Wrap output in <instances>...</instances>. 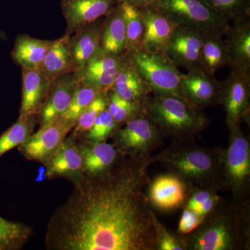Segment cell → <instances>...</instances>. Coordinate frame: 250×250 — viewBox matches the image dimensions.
<instances>
[{"instance_id":"obj_1","label":"cell","mask_w":250,"mask_h":250,"mask_svg":"<svg viewBox=\"0 0 250 250\" xmlns=\"http://www.w3.org/2000/svg\"><path fill=\"white\" fill-rule=\"evenodd\" d=\"M152 155H121L96 175L73 182L66 202L54 212L45 238L49 250H156L146 187Z\"/></svg>"},{"instance_id":"obj_2","label":"cell","mask_w":250,"mask_h":250,"mask_svg":"<svg viewBox=\"0 0 250 250\" xmlns=\"http://www.w3.org/2000/svg\"><path fill=\"white\" fill-rule=\"evenodd\" d=\"M183 237L187 250H250V200L222 199L195 231Z\"/></svg>"},{"instance_id":"obj_3","label":"cell","mask_w":250,"mask_h":250,"mask_svg":"<svg viewBox=\"0 0 250 250\" xmlns=\"http://www.w3.org/2000/svg\"><path fill=\"white\" fill-rule=\"evenodd\" d=\"M222 147H205L193 139L174 141L170 146L152 156L153 163H159L167 172L176 174L188 187L227 190L223 172Z\"/></svg>"},{"instance_id":"obj_4","label":"cell","mask_w":250,"mask_h":250,"mask_svg":"<svg viewBox=\"0 0 250 250\" xmlns=\"http://www.w3.org/2000/svg\"><path fill=\"white\" fill-rule=\"evenodd\" d=\"M143 107L164 138L172 141L193 139L210 124L203 109L173 96L154 94L145 100Z\"/></svg>"},{"instance_id":"obj_5","label":"cell","mask_w":250,"mask_h":250,"mask_svg":"<svg viewBox=\"0 0 250 250\" xmlns=\"http://www.w3.org/2000/svg\"><path fill=\"white\" fill-rule=\"evenodd\" d=\"M228 147L224 148L223 172L227 190L233 200H250V141L243 133L241 124L229 129Z\"/></svg>"},{"instance_id":"obj_6","label":"cell","mask_w":250,"mask_h":250,"mask_svg":"<svg viewBox=\"0 0 250 250\" xmlns=\"http://www.w3.org/2000/svg\"><path fill=\"white\" fill-rule=\"evenodd\" d=\"M128 54L152 93L173 96L187 101L181 85L182 73L166 53L139 50Z\"/></svg>"},{"instance_id":"obj_7","label":"cell","mask_w":250,"mask_h":250,"mask_svg":"<svg viewBox=\"0 0 250 250\" xmlns=\"http://www.w3.org/2000/svg\"><path fill=\"white\" fill-rule=\"evenodd\" d=\"M178 25L225 35L228 22L205 0H160L157 6Z\"/></svg>"},{"instance_id":"obj_8","label":"cell","mask_w":250,"mask_h":250,"mask_svg":"<svg viewBox=\"0 0 250 250\" xmlns=\"http://www.w3.org/2000/svg\"><path fill=\"white\" fill-rule=\"evenodd\" d=\"M115 131L112 137L117 150L121 155L146 158L164 144V136L146 115L140 113L124 123Z\"/></svg>"},{"instance_id":"obj_9","label":"cell","mask_w":250,"mask_h":250,"mask_svg":"<svg viewBox=\"0 0 250 250\" xmlns=\"http://www.w3.org/2000/svg\"><path fill=\"white\" fill-rule=\"evenodd\" d=\"M75 126V123L61 116L32 134L18 147V150L28 160L37 161L46 165L57 152L67 134Z\"/></svg>"},{"instance_id":"obj_10","label":"cell","mask_w":250,"mask_h":250,"mask_svg":"<svg viewBox=\"0 0 250 250\" xmlns=\"http://www.w3.org/2000/svg\"><path fill=\"white\" fill-rule=\"evenodd\" d=\"M226 114L228 129L243 122L250 123V72L231 69L226 80L221 82V101Z\"/></svg>"},{"instance_id":"obj_11","label":"cell","mask_w":250,"mask_h":250,"mask_svg":"<svg viewBox=\"0 0 250 250\" xmlns=\"http://www.w3.org/2000/svg\"><path fill=\"white\" fill-rule=\"evenodd\" d=\"M147 187L150 207L161 212L183 208L190 190L180 177L169 172L156 176Z\"/></svg>"},{"instance_id":"obj_12","label":"cell","mask_w":250,"mask_h":250,"mask_svg":"<svg viewBox=\"0 0 250 250\" xmlns=\"http://www.w3.org/2000/svg\"><path fill=\"white\" fill-rule=\"evenodd\" d=\"M181 85L188 103L201 109L220 104L221 82L202 68L182 73Z\"/></svg>"},{"instance_id":"obj_13","label":"cell","mask_w":250,"mask_h":250,"mask_svg":"<svg viewBox=\"0 0 250 250\" xmlns=\"http://www.w3.org/2000/svg\"><path fill=\"white\" fill-rule=\"evenodd\" d=\"M202 34L192 28L178 25L176 27L166 53L178 67L189 70L202 68L200 65Z\"/></svg>"},{"instance_id":"obj_14","label":"cell","mask_w":250,"mask_h":250,"mask_svg":"<svg viewBox=\"0 0 250 250\" xmlns=\"http://www.w3.org/2000/svg\"><path fill=\"white\" fill-rule=\"evenodd\" d=\"M80 80L78 74L73 72L52 81L45 103L38 115L41 126L64 114L70 106Z\"/></svg>"},{"instance_id":"obj_15","label":"cell","mask_w":250,"mask_h":250,"mask_svg":"<svg viewBox=\"0 0 250 250\" xmlns=\"http://www.w3.org/2000/svg\"><path fill=\"white\" fill-rule=\"evenodd\" d=\"M144 22L145 32L140 50L150 53H166L176 24L158 8L139 9Z\"/></svg>"},{"instance_id":"obj_16","label":"cell","mask_w":250,"mask_h":250,"mask_svg":"<svg viewBox=\"0 0 250 250\" xmlns=\"http://www.w3.org/2000/svg\"><path fill=\"white\" fill-rule=\"evenodd\" d=\"M118 0H62V15L67 22L66 35L106 16Z\"/></svg>"},{"instance_id":"obj_17","label":"cell","mask_w":250,"mask_h":250,"mask_svg":"<svg viewBox=\"0 0 250 250\" xmlns=\"http://www.w3.org/2000/svg\"><path fill=\"white\" fill-rule=\"evenodd\" d=\"M73 134L64 140L46 164V175L51 179L65 177L75 182L83 175V161Z\"/></svg>"},{"instance_id":"obj_18","label":"cell","mask_w":250,"mask_h":250,"mask_svg":"<svg viewBox=\"0 0 250 250\" xmlns=\"http://www.w3.org/2000/svg\"><path fill=\"white\" fill-rule=\"evenodd\" d=\"M103 20L99 19L69 36V49L74 70L77 74L101 51L100 31Z\"/></svg>"},{"instance_id":"obj_19","label":"cell","mask_w":250,"mask_h":250,"mask_svg":"<svg viewBox=\"0 0 250 250\" xmlns=\"http://www.w3.org/2000/svg\"><path fill=\"white\" fill-rule=\"evenodd\" d=\"M111 90L125 100L142 104L152 93L128 54H125Z\"/></svg>"},{"instance_id":"obj_20","label":"cell","mask_w":250,"mask_h":250,"mask_svg":"<svg viewBox=\"0 0 250 250\" xmlns=\"http://www.w3.org/2000/svg\"><path fill=\"white\" fill-rule=\"evenodd\" d=\"M124 55L125 54L123 55L105 54L100 51L78 74L80 80L93 85L100 92L107 93L113 86Z\"/></svg>"},{"instance_id":"obj_21","label":"cell","mask_w":250,"mask_h":250,"mask_svg":"<svg viewBox=\"0 0 250 250\" xmlns=\"http://www.w3.org/2000/svg\"><path fill=\"white\" fill-rule=\"evenodd\" d=\"M225 41L231 69L250 72V20L230 24Z\"/></svg>"},{"instance_id":"obj_22","label":"cell","mask_w":250,"mask_h":250,"mask_svg":"<svg viewBox=\"0 0 250 250\" xmlns=\"http://www.w3.org/2000/svg\"><path fill=\"white\" fill-rule=\"evenodd\" d=\"M22 94L19 117L39 115L52 81L39 70L22 68Z\"/></svg>"},{"instance_id":"obj_23","label":"cell","mask_w":250,"mask_h":250,"mask_svg":"<svg viewBox=\"0 0 250 250\" xmlns=\"http://www.w3.org/2000/svg\"><path fill=\"white\" fill-rule=\"evenodd\" d=\"M126 27L123 9L118 3L105 16L100 31V49L105 54L123 55L126 52Z\"/></svg>"},{"instance_id":"obj_24","label":"cell","mask_w":250,"mask_h":250,"mask_svg":"<svg viewBox=\"0 0 250 250\" xmlns=\"http://www.w3.org/2000/svg\"><path fill=\"white\" fill-rule=\"evenodd\" d=\"M83 161V174L96 175L114 165L121 154L113 144L82 141L77 144Z\"/></svg>"},{"instance_id":"obj_25","label":"cell","mask_w":250,"mask_h":250,"mask_svg":"<svg viewBox=\"0 0 250 250\" xmlns=\"http://www.w3.org/2000/svg\"><path fill=\"white\" fill-rule=\"evenodd\" d=\"M69 37L65 34L60 39L52 41V44L39 68V71L51 81L75 72L69 49Z\"/></svg>"},{"instance_id":"obj_26","label":"cell","mask_w":250,"mask_h":250,"mask_svg":"<svg viewBox=\"0 0 250 250\" xmlns=\"http://www.w3.org/2000/svg\"><path fill=\"white\" fill-rule=\"evenodd\" d=\"M51 44L52 41L41 40L27 35L18 36L12 58L22 68L39 70Z\"/></svg>"},{"instance_id":"obj_27","label":"cell","mask_w":250,"mask_h":250,"mask_svg":"<svg viewBox=\"0 0 250 250\" xmlns=\"http://www.w3.org/2000/svg\"><path fill=\"white\" fill-rule=\"evenodd\" d=\"M223 34L215 32L202 34L200 65L202 70L211 76H215L219 69L228 65Z\"/></svg>"},{"instance_id":"obj_28","label":"cell","mask_w":250,"mask_h":250,"mask_svg":"<svg viewBox=\"0 0 250 250\" xmlns=\"http://www.w3.org/2000/svg\"><path fill=\"white\" fill-rule=\"evenodd\" d=\"M37 115L19 117L18 121L0 135V158L21 146L33 134Z\"/></svg>"},{"instance_id":"obj_29","label":"cell","mask_w":250,"mask_h":250,"mask_svg":"<svg viewBox=\"0 0 250 250\" xmlns=\"http://www.w3.org/2000/svg\"><path fill=\"white\" fill-rule=\"evenodd\" d=\"M30 226L0 216V250H21L32 236Z\"/></svg>"},{"instance_id":"obj_30","label":"cell","mask_w":250,"mask_h":250,"mask_svg":"<svg viewBox=\"0 0 250 250\" xmlns=\"http://www.w3.org/2000/svg\"><path fill=\"white\" fill-rule=\"evenodd\" d=\"M126 27V52L132 54L139 51L144 37L145 26L140 9L125 3H121Z\"/></svg>"},{"instance_id":"obj_31","label":"cell","mask_w":250,"mask_h":250,"mask_svg":"<svg viewBox=\"0 0 250 250\" xmlns=\"http://www.w3.org/2000/svg\"><path fill=\"white\" fill-rule=\"evenodd\" d=\"M107 110L117 124L121 125L145 111L142 104L127 101L113 90L107 92Z\"/></svg>"},{"instance_id":"obj_32","label":"cell","mask_w":250,"mask_h":250,"mask_svg":"<svg viewBox=\"0 0 250 250\" xmlns=\"http://www.w3.org/2000/svg\"><path fill=\"white\" fill-rule=\"evenodd\" d=\"M100 93V90L93 85L80 80L70 106L62 117L75 125L81 113L93 103Z\"/></svg>"},{"instance_id":"obj_33","label":"cell","mask_w":250,"mask_h":250,"mask_svg":"<svg viewBox=\"0 0 250 250\" xmlns=\"http://www.w3.org/2000/svg\"><path fill=\"white\" fill-rule=\"evenodd\" d=\"M216 10L228 22L235 23L249 20L250 0H205Z\"/></svg>"},{"instance_id":"obj_34","label":"cell","mask_w":250,"mask_h":250,"mask_svg":"<svg viewBox=\"0 0 250 250\" xmlns=\"http://www.w3.org/2000/svg\"><path fill=\"white\" fill-rule=\"evenodd\" d=\"M156 250H187L183 235L171 231L158 219L151 210Z\"/></svg>"},{"instance_id":"obj_35","label":"cell","mask_w":250,"mask_h":250,"mask_svg":"<svg viewBox=\"0 0 250 250\" xmlns=\"http://www.w3.org/2000/svg\"><path fill=\"white\" fill-rule=\"evenodd\" d=\"M107 93L100 92L93 103L77 118L72 134L76 138L80 134H85L93 126L99 114L107 108Z\"/></svg>"},{"instance_id":"obj_36","label":"cell","mask_w":250,"mask_h":250,"mask_svg":"<svg viewBox=\"0 0 250 250\" xmlns=\"http://www.w3.org/2000/svg\"><path fill=\"white\" fill-rule=\"evenodd\" d=\"M120 126L114 121L106 108L99 114L93 126L85 133V139L90 142H106Z\"/></svg>"},{"instance_id":"obj_37","label":"cell","mask_w":250,"mask_h":250,"mask_svg":"<svg viewBox=\"0 0 250 250\" xmlns=\"http://www.w3.org/2000/svg\"><path fill=\"white\" fill-rule=\"evenodd\" d=\"M182 209L183 212L179 220L177 231L180 234L187 235L195 231L201 225L205 218L188 208H184Z\"/></svg>"},{"instance_id":"obj_38","label":"cell","mask_w":250,"mask_h":250,"mask_svg":"<svg viewBox=\"0 0 250 250\" xmlns=\"http://www.w3.org/2000/svg\"><path fill=\"white\" fill-rule=\"evenodd\" d=\"M217 192H218L215 190H211V189L192 188L189 191L188 196L185 207L184 208H187L194 211L197 209L199 206L201 205L203 202Z\"/></svg>"},{"instance_id":"obj_39","label":"cell","mask_w":250,"mask_h":250,"mask_svg":"<svg viewBox=\"0 0 250 250\" xmlns=\"http://www.w3.org/2000/svg\"><path fill=\"white\" fill-rule=\"evenodd\" d=\"M223 198V197L220 196L217 192V193L212 195L208 200L203 202L201 205L199 206L197 209L194 210V212H195L197 215L205 218L206 216L210 214L215 209V207L218 206Z\"/></svg>"},{"instance_id":"obj_40","label":"cell","mask_w":250,"mask_h":250,"mask_svg":"<svg viewBox=\"0 0 250 250\" xmlns=\"http://www.w3.org/2000/svg\"><path fill=\"white\" fill-rule=\"evenodd\" d=\"M159 1L160 0H118V3H125L138 9H143L147 7L157 8Z\"/></svg>"}]
</instances>
